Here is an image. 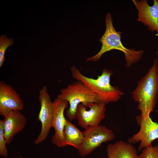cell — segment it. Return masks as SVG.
I'll list each match as a JSON object with an SVG mask.
<instances>
[{
	"label": "cell",
	"mask_w": 158,
	"mask_h": 158,
	"mask_svg": "<svg viewBox=\"0 0 158 158\" xmlns=\"http://www.w3.org/2000/svg\"><path fill=\"white\" fill-rule=\"evenodd\" d=\"M6 144L4 135L3 120H0V155L5 157H7L8 155Z\"/></svg>",
	"instance_id": "cell-17"
},
{
	"label": "cell",
	"mask_w": 158,
	"mask_h": 158,
	"mask_svg": "<svg viewBox=\"0 0 158 158\" xmlns=\"http://www.w3.org/2000/svg\"><path fill=\"white\" fill-rule=\"evenodd\" d=\"M131 94L142 116L150 115L153 111L158 97V58L154 59L152 66L138 82Z\"/></svg>",
	"instance_id": "cell-1"
},
{
	"label": "cell",
	"mask_w": 158,
	"mask_h": 158,
	"mask_svg": "<svg viewBox=\"0 0 158 158\" xmlns=\"http://www.w3.org/2000/svg\"><path fill=\"white\" fill-rule=\"evenodd\" d=\"M3 120L4 135L7 144L11 143L15 135L21 131L27 123L25 117L20 111H13Z\"/></svg>",
	"instance_id": "cell-12"
},
{
	"label": "cell",
	"mask_w": 158,
	"mask_h": 158,
	"mask_svg": "<svg viewBox=\"0 0 158 158\" xmlns=\"http://www.w3.org/2000/svg\"><path fill=\"white\" fill-rule=\"evenodd\" d=\"M138 10V21L147 26L150 31L156 32L158 36V0H154L152 6L146 0H133Z\"/></svg>",
	"instance_id": "cell-11"
},
{
	"label": "cell",
	"mask_w": 158,
	"mask_h": 158,
	"mask_svg": "<svg viewBox=\"0 0 158 158\" xmlns=\"http://www.w3.org/2000/svg\"><path fill=\"white\" fill-rule=\"evenodd\" d=\"M38 99L40 108L38 119L41 123L40 133L35 140L38 144L46 140L52 127V122L54 112V104L48 92L47 87L44 86L39 91Z\"/></svg>",
	"instance_id": "cell-7"
},
{
	"label": "cell",
	"mask_w": 158,
	"mask_h": 158,
	"mask_svg": "<svg viewBox=\"0 0 158 158\" xmlns=\"http://www.w3.org/2000/svg\"><path fill=\"white\" fill-rule=\"evenodd\" d=\"M14 42L13 39L7 38L6 35L0 37V67H2L5 60L4 55L8 47L12 45Z\"/></svg>",
	"instance_id": "cell-15"
},
{
	"label": "cell",
	"mask_w": 158,
	"mask_h": 158,
	"mask_svg": "<svg viewBox=\"0 0 158 158\" xmlns=\"http://www.w3.org/2000/svg\"><path fill=\"white\" fill-rule=\"evenodd\" d=\"M53 102L54 112L52 126L54 130V133L51 141L52 143L58 147L66 146L63 138V132L67 119L64 114L65 110L68 107V102L57 97Z\"/></svg>",
	"instance_id": "cell-9"
},
{
	"label": "cell",
	"mask_w": 158,
	"mask_h": 158,
	"mask_svg": "<svg viewBox=\"0 0 158 158\" xmlns=\"http://www.w3.org/2000/svg\"><path fill=\"white\" fill-rule=\"evenodd\" d=\"M71 71L73 77L82 82L95 93L100 102L105 104L116 102L124 94L117 87L111 85L110 78L113 73L109 70L104 69L96 79L85 76L74 66L71 68Z\"/></svg>",
	"instance_id": "cell-3"
},
{
	"label": "cell",
	"mask_w": 158,
	"mask_h": 158,
	"mask_svg": "<svg viewBox=\"0 0 158 158\" xmlns=\"http://www.w3.org/2000/svg\"><path fill=\"white\" fill-rule=\"evenodd\" d=\"M107 154L108 158H136L138 155L131 144L122 140L109 144L107 148Z\"/></svg>",
	"instance_id": "cell-13"
},
{
	"label": "cell",
	"mask_w": 158,
	"mask_h": 158,
	"mask_svg": "<svg viewBox=\"0 0 158 158\" xmlns=\"http://www.w3.org/2000/svg\"><path fill=\"white\" fill-rule=\"evenodd\" d=\"M83 132L84 140L78 150L82 157L91 153L102 144L112 140L115 137L112 130L102 125L90 127Z\"/></svg>",
	"instance_id": "cell-5"
},
{
	"label": "cell",
	"mask_w": 158,
	"mask_h": 158,
	"mask_svg": "<svg viewBox=\"0 0 158 158\" xmlns=\"http://www.w3.org/2000/svg\"><path fill=\"white\" fill-rule=\"evenodd\" d=\"M136 158H158V145H152L143 149Z\"/></svg>",
	"instance_id": "cell-16"
},
{
	"label": "cell",
	"mask_w": 158,
	"mask_h": 158,
	"mask_svg": "<svg viewBox=\"0 0 158 158\" xmlns=\"http://www.w3.org/2000/svg\"><path fill=\"white\" fill-rule=\"evenodd\" d=\"M106 30L99 40L102 44L101 49L96 55L87 58V61H96L107 52L116 49L123 52L124 54L126 67L138 62L141 59L144 53L142 50L135 51L133 49L125 47L121 41V33L116 31L113 25V21L110 13H107L105 18Z\"/></svg>",
	"instance_id": "cell-2"
},
{
	"label": "cell",
	"mask_w": 158,
	"mask_h": 158,
	"mask_svg": "<svg viewBox=\"0 0 158 158\" xmlns=\"http://www.w3.org/2000/svg\"><path fill=\"white\" fill-rule=\"evenodd\" d=\"M105 105L102 102L90 103L87 107L79 104L76 114L78 125L85 130L99 125L105 116Z\"/></svg>",
	"instance_id": "cell-8"
},
{
	"label": "cell",
	"mask_w": 158,
	"mask_h": 158,
	"mask_svg": "<svg viewBox=\"0 0 158 158\" xmlns=\"http://www.w3.org/2000/svg\"><path fill=\"white\" fill-rule=\"evenodd\" d=\"M24 106L19 95L13 87L0 81V115L4 117L13 111L22 110Z\"/></svg>",
	"instance_id": "cell-10"
},
{
	"label": "cell",
	"mask_w": 158,
	"mask_h": 158,
	"mask_svg": "<svg viewBox=\"0 0 158 158\" xmlns=\"http://www.w3.org/2000/svg\"><path fill=\"white\" fill-rule=\"evenodd\" d=\"M84 137V132L81 131L67 119L63 132V138L66 145L73 146L78 150L82 145Z\"/></svg>",
	"instance_id": "cell-14"
},
{
	"label": "cell",
	"mask_w": 158,
	"mask_h": 158,
	"mask_svg": "<svg viewBox=\"0 0 158 158\" xmlns=\"http://www.w3.org/2000/svg\"><path fill=\"white\" fill-rule=\"evenodd\" d=\"M19 158H25V157H23L20 156V157H19Z\"/></svg>",
	"instance_id": "cell-18"
},
{
	"label": "cell",
	"mask_w": 158,
	"mask_h": 158,
	"mask_svg": "<svg viewBox=\"0 0 158 158\" xmlns=\"http://www.w3.org/2000/svg\"><path fill=\"white\" fill-rule=\"evenodd\" d=\"M57 97L67 101L69 107L66 112L70 121L76 119V112L78 106L82 104L86 107L90 103L100 102L96 94L82 82L77 80L62 89Z\"/></svg>",
	"instance_id": "cell-4"
},
{
	"label": "cell",
	"mask_w": 158,
	"mask_h": 158,
	"mask_svg": "<svg viewBox=\"0 0 158 158\" xmlns=\"http://www.w3.org/2000/svg\"><path fill=\"white\" fill-rule=\"evenodd\" d=\"M157 54H158V51H157Z\"/></svg>",
	"instance_id": "cell-19"
},
{
	"label": "cell",
	"mask_w": 158,
	"mask_h": 158,
	"mask_svg": "<svg viewBox=\"0 0 158 158\" xmlns=\"http://www.w3.org/2000/svg\"><path fill=\"white\" fill-rule=\"evenodd\" d=\"M136 118L140 130L127 141L131 144L140 142L138 149L140 151L152 146V142L158 138V123L153 121L150 115L143 117L140 114Z\"/></svg>",
	"instance_id": "cell-6"
}]
</instances>
